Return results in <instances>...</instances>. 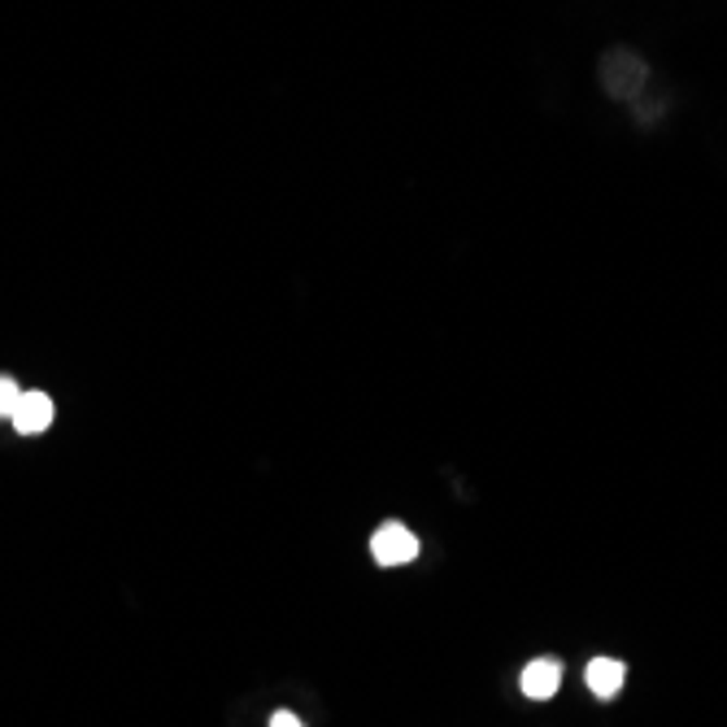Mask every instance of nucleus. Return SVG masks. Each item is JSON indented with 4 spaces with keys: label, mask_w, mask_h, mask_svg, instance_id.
Segmentation results:
<instances>
[{
    "label": "nucleus",
    "mask_w": 727,
    "mask_h": 727,
    "mask_svg": "<svg viewBox=\"0 0 727 727\" xmlns=\"http://www.w3.org/2000/svg\"><path fill=\"white\" fill-rule=\"evenodd\" d=\"M370 553L379 566H405L418 557V535L401 522H383L374 535H370Z\"/></svg>",
    "instance_id": "nucleus-1"
},
{
    "label": "nucleus",
    "mask_w": 727,
    "mask_h": 727,
    "mask_svg": "<svg viewBox=\"0 0 727 727\" xmlns=\"http://www.w3.org/2000/svg\"><path fill=\"white\" fill-rule=\"evenodd\" d=\"M17 396H22V392H17V383H13L9 374H0V418H9V414H13Z\"/></svg>",
    "instance_id": "nucleus-6"
},
{
    "label": "nucleus",
    "mask_w": 727,
    "mask_h": 727,
    "mask_svg": "<svg viewBox=\"0 0 727 727\" xmlns=\"http://www.w3.org/2000/svg\"><path fill=\"white\" fill-rule=\"evenodd\" d=\"M605 87H609V96H636L640 91V83H644V61L640 57H631V52H614V57H605Z\"/></svg>",
    "instance_id": "nucleus-2"
},
{
    "label": "nucleus",
    "mask_w": 727,
    "mask_h": 727,
    "mask_svg": "<svg viewBox=\"0 0 727 727\" xmlns=\"http://www.w3.org/2000/svg\"><path fill=\"white\" fill-rule=\"evenodd\" d=\"M518 683H522V692H527V697L544 701V697H553V692H557V683H562V662H553V657H535V662H527V666H522Z\"/></svg>",
    "instance_id": "nucleus-4"
},
{
    "label": "nucleus",
    "mask_w": 727,
    "mask_h": 727,
    "mask_svg": "<svg viewBox=\"0 0 727 727\" xmlns=\"http://www.w3.org/2000/svg\"><path fill=\"white\" fill-rule=\"evenodd\" d=\"M9 418H13V427H17L22 435H39V431L52 422V401H48L44 392H22Z\"/></svg>",
    "instance_id": "nucleus-3"
},
{
    "label": "nucleus",
    "mask_w": 727,
    "mask_h": 727,
    "mask_svg": "<svg viewBox=\"0 0 727 727\" xmlns=\"http://www.w3.org/2000/svg\"><path fill=\"white\" fill-rule=\"evenodd\" d=\"M623 679H627V666L618 657H592L588 662V688H592V697H601V701L618 697Z\"/></svg>",
    "instance_id": "nucleus-5"
},
{
    "label": "nucleus",
    "mask_w": 727,
    "mask_h": 727,
    "mask_svg": "<svg viewBox=\"0 0 727 727\" xmlns=\"http://www.w3.org/2000/svg\"><path fill=\"white\" fill-rule=\"evenodd\" d=\"M270 727H305V723H300L296 714H287V710H279V714L270 718Z\"/></svg>",
    "instance_id": "nucleus-7"
}]
</instances>
